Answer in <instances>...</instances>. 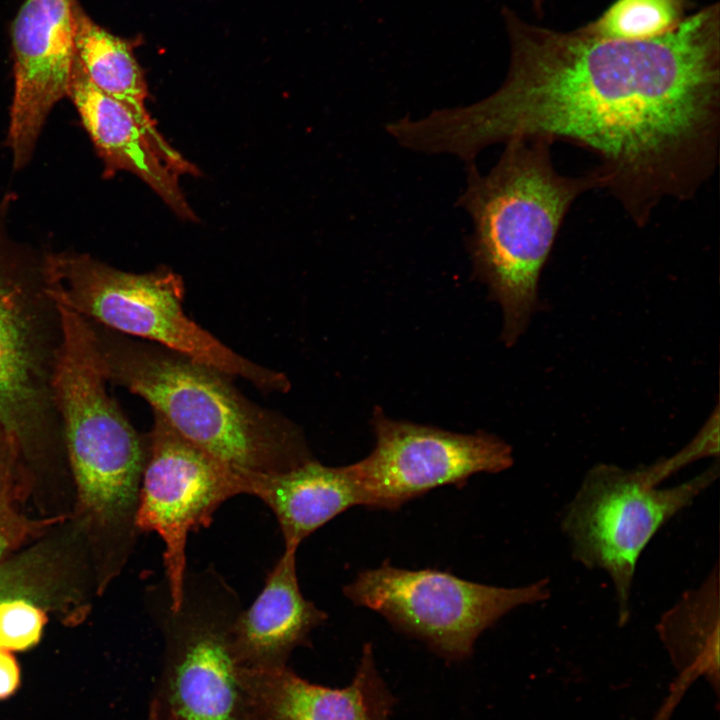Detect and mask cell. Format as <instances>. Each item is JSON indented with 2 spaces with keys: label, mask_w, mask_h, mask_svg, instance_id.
Segmentation results:
<instances>
[{
  "label": "cell",
  "mask_w": 720,
  "mask_h": 720,
  "mask_svg": "<svg viewBox=\"0 0 720 720\" xmlns=\"http://www.w3.org/2000/svg\"><path fill=\"white\" fill-rule=\"evenodd\" d=\"M718 564L697 586L685 591L656 624L657 634L678 671L673 688L654 720H669L689 685L705 677L719 684Z\"/></svg>",
  "instance_id": "cell-17"
},
{
  "label": "cell",
  "mask_w": 720,
  "mask_h": 720,
  "mask_svg": "<svg viewBox=\"0 0 720 720\" xmlns=\"http://www.w3.org/2000/svg\"><path fill=\"white\" fill-rule=\"evenodd\" d=\"M20 671L13 655L0 648V699L12 695L19 686Z\"/></svg>",
  "instance_id": "cell-22"
},
{
  "label": "cell",
  "mask_w": 720,
  "mask_h": 720,
  "mask_svg": "<svg viewBox=\"0 0 720 720\" xmlns=\"http://www.w3.org/2000/svg\"><path fill=\"white\" fill-rule=\"evenodd\" d=\"M18 454L19 451L15 447L4 427L0 424V468H2L6 462H10V460Z\"/></svg>",
  "instance_id": "cell-25"
},
{
  "label": "cell",
  "mask_w": 720,
  "mask_h": 720,
  "mask_svg": "<svg viewBox=\"0 0 720 720\" xmlns=\"http://www.w3.org/2000/svg\"><path fill=\"white\" fill-rule=\"evenodd\" d=\"M153 413L135 523L139 532L153 531L163 540L164 582L170 607L177 609L188 570V535L208 527L225 501L243 494L242 470L189 442Z\"/></svg>",
  "instance_id": "cell-10"
},
{
  "label": "cell",
  "mask_w": 720,
  "mask_h": 720,
  "mask_svg": "<svg viewBox=\"0 0 720 720\" xmlns=\"http://www.w3.org/2000/svg\"><path fill=\"white\" fill-rule=\"evenodd\" d=\"M532 1H533V5H534V8H535V11H537V13L539 14V16H541V15H542L543 3H544L545 0H532Z\"/></svg>",
  "instance_id": "cell-27"
},
{
  "label": "cell",
  "mask_w": 720,
  "mask_h": 720,
  "mask_svg": "<svg viewBox=\"0 0 720 720\" xmlns=\"http://www.w3.org/2000/svg\"><path fill=\"white\" fill-rule=\"evenodd\" d=\"M354 605L373 610L396 630L424 642L450 661L470 657L479 636L509 612L551 595L541 578L517 587L461 579L437 569L410 570L388 560L360 571L343 587Z\"/></svg>",
  "instance_id": "cell-9"
},
{
  "label": "cell",
  "mask_w": 720,
  "mask_h": 720,
  "mask_svg": "<svg viewBox=\"0 0 720 720\" xmlns=\"http://www.w3.org/2000/svg\"><path fill=\"white\" fill-rule=\"evenodd\" d=\"M375 447L350 464L362 505L397 510L446 485L463 486L479 473H499L514 462L511 446L486 432L462 434L396 421L375 409Z\"/></svg>",
  "instance_id": "cell-11"
},
{
  "label": "cell",
  "mask_w": 720,
  "mask_h": 720,
  "mask_svg": "<svg viewBox=\"0 0 720 720\" xmlns=\"http://www.w3.org/2000/svg\"><path fill=\"white\" fill-rule=\"evenodd\" d=\"M718 476L715 462L682 483L661 488L649 484L644 466L599 463L587 471L561 513L560 529L577 563L610 578L618 625L631 616L635 571L645 547Z\"/></svg>",
  "instance_id": "cell-8"
},
{
  "label": "cell",
  "mask_w": 720,
  "mask_h": 720,
  "mask_svg": "<svg viewBox=\"0 0 720 720\" xmlns=\"http://www.w3.org/2000/svg\"><path fill=\"white\" fill-rule=\"evenodd\" d=\"M15 525L0 512V557L8 550L15 538Z\"/></svg>",
  "instance_id": "cell-24"
},
{
  "label": "cell",
  "mask_w": 720,
  "mask_h": 720,
  "mask_svg": "<svg viewBox=\"0 0 720 720\" xmlns=\"http://www.w3.org/2000/svg\"><path fill=\"white\" fill-rule=\"evenodd\" d=\"M17 572L9 567H0V601L11 597L17 591Z\"/></svg>",
  "instance_id": "cell-23"
},
{
  "label": "cell",
  "mask_w": 720,
  "mask_h": 720,
  "mask_svg": "<svg viewBox=\"0 0 720 720\" xmlns=\"http://www.w3.org/2000/svg\"><path fill=\"white\" fill-rule=\"evenodd\" d=\"M486 175L468 164L458 199L471 216L469 250L475 275L503 314L502 340L512 346L538 306L541 272L563 221L584 192L602 188L595 171L564 176L553 166L551 142L514 138Z\"/></svg>",
  "instance_id": "cell-2"
},
{
  "label": "cell",
  "mask_w": 720,
  "mask_h": 720,
  "mask_svg": "<svg viewBox=\"0 0 720 720\" xmlns=\"http://www.w3.org/2000/svg\"><path fill=\"white\" fill-rule=\"evenodd\" d=\"M76 0H25L11 27L14 94L7 145L13 167L32 158L52 108L68 96Z\"/></svg>",
  "instance_id": "cell-12"
},
{
  "label": "cell",
  "mask_w": 720,
  "mask_h": 720,
  "mask_svg": "<svg viewBox=\"0 0 720 720\" xmlns=\"http://www.w3.org/2000/svg\"><path fill=\"white\" fill-rule=\"evenodd\" d=\"M57 303L114 331L154 342L266 392H287L286 375L258 365L219 341L183 309L184 284L168 269L131 273L72 251L49 253Z\"/></svg>",
  "instance_id": "cell-5"
},
{
  "label": "cell",
  "mask_w": 720,
  "mask_h": 720,
  "mask_svg": "<svg viewBox=\"0 0 720 720\" xmlns=\"http://www.w3.org/2000/svg\"><path fill=\"white\" fill-rule=\"evenodd\" d=\"M89 321L107 381L143 398L189 442L254 473H281L314 459L294 423L248 400L229 376Z\"/></svg>",
  "instance_id": "cell-3"
},
{
  "label": "cell",
  "mask_w": 720,
  "mask_h": 720,
  "mask_svg": "<svg viewBox=\"0 0 720 720\" xmlns=\"http://www.w3.org/2000/svg\"><path fill=\"white\" fill-rule=\"evenodd\" d=\"M690 0H615L598 18L580 27L599 38L647 40L673 30Z\"/></svg>",
  "instance_id": "cell-19"
},
{
  "label": "cell",
  "mask_w": 720,
  "mask_h": 720,
  "mask_svg": "<svg viewBox=\"0 0 720 720\" xmlns=\"http://www.w3.org/2000/svg\"><path fill=\"white\" fill-rule=\"evenodd\" d=\"M296 552L294 548L284 549L260 594L235 619L233 649L238 662L245 668L286 667L291 653L305 645L310 633L328 618L301 592Z\"/></svg>",
  "instance_id": "cell-15"
},
{
  "label": "cell",
  "mask_w": 720,
  "mask_h": 720,
  "mask_svg": "<svg viewBox=\"0 0 720 720\" xmlns=\"http://www.w3.org/2000/svg\"><path fill=\"white\" fill-rule=\"evenodd\" d=\"M75 54L90 81L125 106L148 131L159 133L147 108V84L133 48L137 40L123 39L97 25L76 1Z\"/></svg>",
  "instance_id": "cell-18"
},
{
  "label": "cell",
  "mask_w": 720,
  "mask_h": 720,
  "mask_svg": "<svg viewBox=\"0 0 720 720\" xmlns=\"http://www.w3.org/2000/svg\"><path fill=\"white\" fill-rule=\"evenodd\" d=\"M146 720H168L151 702L149 705V712Z\"/></svg>",
  "instance_id": "cell-26"
},
{
  "label": "cell",
  "mask_w": 720,
  "mask_h": 720,
  "mask_svg": "<svg viewBox=\"0 0 720 720\" xmlns=\"http://www.w3.org/2000/svg\"><path fill=\"white\" fill-rule=\"evenodd\" d=\"M164 644L151 702L168 720H248L246 695L232 641L242 604L213 568L187 570L181 603L169 604L165 582L150 591Z\"/></svg>",
  "instance_id": "cell-7"
},
{
  "label": "cell",
  "mask_w": 720,
  "mask_h": 720,
  "mask_svg": "<svg viewBox=\"0 0 720 720\" xmlns=\"http://www.w3.org/2000/svg\"><path fill=\"white\" fill-rule=\"evenodd\" d=\"M718 408L697 435L674 455L660 458L646 465L648 479L653 486L660 484L680 469L702 458L718 456L719 422Z\"/></svg>",
  "instance_id": "cell-21"
},
{
  "label": "cell",
  "mask_w": 720,
  "mask_h": 720,
  "mask_svg": "<svg viewBox=\"0 0 720 720\" xmlns=\"http://www.w3.org/2000/svg\"><path fill=\"white\" fill-rule=\"evenodd\" d=\"M242 485L243 494L257 497L274 513L285 548L297 549L333 518L362 505L351 466H325L315 458L281 473L242 470Z\"/></svg>",
  "instance_id": "cell-16"
},
{
  "label": "cell",
  "mask_w": 720,
  "mask_h": 720,
  "mask_svg": "<svg viewBox=\"0 0 720 720\" xmlns=\"http://www.w3.org/2000/svg\"><path fill=\"white\" fill-rule=\"evenodd\" d=\"M12 200L6 195L0 203V424L30 455L63 442L53 392L63 327L50 291V251L10 236Z\"/></svg>",
  "instance_id": "cell-6"
},
{
  "label": "cell",
  "mask_w": 720,
  "mask_h": 720,
  "mask_svg": "<svg viewBox=\"0 0 720 720\" xmlns=\"http://www.w3.org/2000/svg\"><path fill=\"white\" fill-rule=\"evenodd\" d=\"M248 720H389L395 699L380 675L371 643L363 646L351 683H310L288 666L242 667Z\"/></svg>",
  "instance_id": "cell-14"
},
{
  "label": "cell",
  "mask_w": 720,
  "mask_h": 720,
  "mask_svg": "<svg viewBox=\"0 0 720 720\" xmlns=\"http://www.w3.org/2000/svg\"><path fill=\"white\" fill-rule=\"evenodd\" d=\"M59 308L63 340L53 392L80 500L102 525L139 532L135 519L146 436L108 394L89 320Z\"/></svg>",
  "instance_id": "cell-4"
},
{
  "label": "cell",
  "mask_w": 720,
  "mask_h": 720,
  "mask_svg": "<svg viewBox=\"0 0 720 720\" xmlns=\"http://www.w3.org/2000/svg\"><path fill=\"white\" fill-rule=\"evenodd\" d=\"M510 65L477 103L433 111L420 125L431 154L473 163L514 138L565 141L593 153V170L640 227L666 198L688 200L719 156V4L647 40L535 26L503 7Z\"/></svg>",
  "instance_id": "cell-1"
},
{
  "label": "cell",
  "mask_w": 720,
  "mask_h": 720,
  "mask_svg": "<svg viewBox=\"0 0 720 720\" xmlns=\"http://www.w3.org/2000/svg\"><path fill=\"white\" fill-rule=\"evenodd\" d=\"M68 97L103 162L105 178L118 171L130 172L149 185L178 216L195 219L180 189L179 177L198 174L196 167L160 133L145 129L125 106L99 90L76 54Z\"/></svg>",
  "instance_id": "cell-13"
},
{
  "label": "cell",
  "mask_w": 720,
  "mask_h": 720,
  "mask_svg": "<svg viewBox=\"0 0 720 720\" xmlns=\"http://www.w3.org/2000/svg\"><path fill=\"white\" fill-rule=\"evenodd\" d=\"M46 622L44 612L30 601L5 598L0 601V648L22 651L36 645Z\"/></svg>",
  "instance_id": "cell-20"
}]
</instances>
